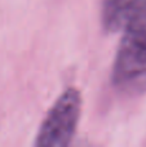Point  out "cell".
Segmentation results:
<instances>
[{
    "mask_svg": "<svg viewBox=\"0 0 146 147\" xmlns=\"http://www.w3.org/2000/svg\"><path fill=\"white\" fill-rule=\"evenodd\" d=\"M82 114V96L76 88H67L57 98L41 123L34 145L65 147L71 143Z\"/></svg>",
    "mask_w": 146,
    "mask_h": 147,
    "instance_id": "cell-2",
    "label": "cell"
},
{
    "mask_svg": "<svg viewBox=\"0 0 146 147\" xmlns=\"http://www.w3.org/2000/svg\"><path fill=\"white\" fill-rule=\"evenodd\" d=\"M111 81L122 93L142 94L146 92V4L124 26Z\"/></svg>",
    "mask_w": 146,
    "mask_h": 147,
    "instance_id": "cell-1",
    "label": "cell"
},
{
    "mask_svg": "<svg viewBox=\"0 0 146 147\" xmlns=\"http://www.w3.org/2000/svg\"><path fill=\"white\" fill-rule=\"evenodd\" d=\"M146 0H102L101 22L107 32H118L137 14Z\"/></svg>",
    "mask_w": 146,
    "mask_h": 147,
    "instance_id": "cell-3",
    "label": "cell"
}]
</instances>
